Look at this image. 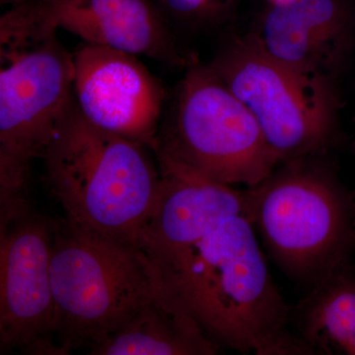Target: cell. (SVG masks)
I'll return each instance as SVG.
<instances>
[{
    "label": "cell",
    "instance_id": "1",
    "mask_svg": "<svg viewBox=\"0 0 355 355\" xmlns=\"http://www.w3.org/2000/svg\"><path fill=\"white\" fill-rule=\"evenodd\" d=\"M155 268L163 296L217 345L242 354H310L292 330V306L273 282L258 235L243 214Z\"/></svg>",
    "mask_w": 355,
    "mask_h": 355
},
{
    "label": "cell",
    "instance_id": "2",
    "mask_svg": "<svg viewBox=\"0 0 355 355\" xmlns=\"http://www.w3.org/2000/svg\"><path fill=\"white\" fill-rule=\"evenodd\" d=\"M149 147L89 123L76 100L43 158L46 184L67 220L141 248L160 190Z\"/></svg>",
    "mask_w": 355,
    "mask_h": 355
},
{
    "label": "cell",
    "instance_id": "3",
    "mask_svg": "<svg viewBox=\"0 0 355 355\" xmlns=\"http://www.w3.org/2000/svg\"><path fill=\"white\" fill-rule=\"evenodd\" d=\"M321 155L279 163L243 191V216L266 253L309 288L350 263L355 249V200Z\"/></svg>",
    "mask_w": 355,
    "mask_h": 355
},
{
    "label": "cell",
    "instance_id": "4",
    "mask_svg": "<svg viewBox=\"0 0 355 355\" xmlns=\"http://www.w3.org/2000/svg\"><path fill=\"white\" fill-rule=\"evenodd\" d=\"M53 336L62 354L120 330L162 293L155 266L137 246L53 221Z\"/></svg>",
    "mask_w": 355,
    "mask_h": 355
},
{
    "label": "cell",
    "instance_id": "5",
    "mask_svg": "<svg viewBox=\"0 0 355 355\" xmlns=\"http://www.w3.org/2000/svg\"><path fill=\"white\" fill-rule=\"evenodd\" d=\"M166 163L228 186H256L279 164L251 112L209 65L191 60L153 150Z\"/></svg>",
    "mask_w": 355,
    "mask_h": 355
},
{
    "label": "cell",
    "instance_id": "6",
    "mask_svg": "<svg viewBox=\"0 0 355 355\" xmlns=\"http://www.w3.org/2000/svg\"><path fill=\"white\" fill-rule=\"evenodd\" d=\"M0 225L31 210L30 172L73 101V55L46 33L0 49Z\"/></svg>",
    "mask_w": 355,
    "mask_h": 355
},
{
    "label": "cell",
    "instance_id": "7",
    "mask_svg": "<svg viewBox=\"0 0 355 355\" xmlns=\"http://www.w3.org/2000/svg\"><path fill=\"white\" fill-rule=\"evenodd\" d=\"M260 125L280 163L323 154L336 130L331 79L270 57L251 34L226 44L209 64Z\"/></svg>",
    "mask_w": 355,
    "mask_h": 355
},
{
    "label": "cell",
    "instance_id": "8",
    "mask_svg": "<svg viewBox=\"0 0 355 355\" xmlns=\"http://www.w3.org/2000/svg\"><path fill=\"white\" fill-rule=\"evenodd\" d=\"M53 221L32 211L0 226L1 352L62 354L51 340L55 302L51 282Z\"/></svg>",
    "mask_w": 355,
    "mask_h": 355
},
{
    "label": "cell",
    "instance_id": "9",
    "mask_svg": "<svg viewBox=\"0 0 355 355\" xmlns=\"http://www.w3.org/2000/svg\"><path fill=\"white\" fill-rule=\"evenodd\" d=\"M73 55V96L96 127L154 150L166 92L137 55L84 43Z\"/></svg>",
    "mask_w": 355,
    "mask_h": 355
},
{
    "label": "cell",
    "instance_id": "10",
    "mask_svg": "<svg viewBox=\"0 0 355 355\" xmlns=\"http://www.w3.org/2000/svg\"><path fill=\"white\" fill-rule=\"evenodd\" d=\"M158 164L160 190L141 237V249L154 266L178 258L222 222L244 211L243 191Z\"/></svg>",
    "mask_w": 355,
    "mask_h": 355
},
{
    "label": "cell",
    "instance_id": "11",
    "mask_svg": "<svg viewBox=\"0 0 355 355\" xmlns=\"http://www.w3.org/2000/svg\"><path fill=\"white\" fill-rule=\"evenodd\" d=\"M58 28L85 43L146 55L170 67L193 58L178 49L172 26L154 0H42Z\"/></svg>",
    "mask_w": 355,
    "mask_h": 355
},
{
    "label": "cell",
    "instance_id": "12",
    "mask_svg": "<svg viewBox=\"0 0 355 355\" xmlns=\"http://www.w3.org/2000/svg\"><path fill=\"white\" fill-rule=\"evenodd\" d=\"M251 36L291 69L331 79L345 51L347 18L338 0H288L270 4Z\"/></svg>",
    "mask_w": 355,
    "mask_h": 355
},
{
    "label": "cell",
    "instance_id": "13",
    "mask_svg": "<svg viewBox=\"0 0 355 355\" xmlns=\"http://www.w3.org/2000/svg\"><path fill=\"white\" fill-rule=\"evenodd\" d=\"M218 349L197 322L162 293L120 330L90 347L96 355H212Z\"/></svg>",
    "mask_w": 355,
    "mask_h": 355
},
{
    "label": "cell",
    "instance_id": "14",
    "mask_svg": "<svg viewBox=\"0 0 355 355\" xmlns=\"http://www.w3.org/2000/svg\"><path fill=\"white\" fill-rule=\"evenodd\" d=\"M291 328L310 354L355 355V266L352 261L292 306Z\"/></svg>",
    "mask_w": 355,
    "mask_h": 355
},
{
    "label": "cell",
    "instance_id": "15",
    "mask_svg": "<svg viewBox=\"0 0 355 355\" xmlns=\"http://www.w3.org/2000/svg\"><path fill=\"white\" fill-rule=\"evenodd\" d=\"M239 0H154L170 25L205 29L225 22Z\"/></svg>",
    "mask_w": 355,
    "mask_h": 355
},
{
    "label": "cell",
    "instance_id": "16",
    "mask_svg": "<svg viewBox=\"0 0 355 355\" xmlns=\"http://www.w3.org/2000/svg\"><path fill=\"white\" fill-rule=\"evenodd\" d=\"M29 1H31V0H0V4H1V6H10L14 7L27 3V2Z\"/></svg>",
    "mask_w": 355,
    "mask_h": 355
},
{
    "label": "cell",
    "instance_id": "17",
    "mask_svg": "<svg viewBox=\"0 0 355 355\" xmlns=\"http://www.w3.org/2000/svg\"><path fill=\"white\" fill-rule=\"evenodd\" d=\"M268 1H270V4H279L288 1V0H268Z\"/></svg>",
    "mask_w": 355,
    "mask_h": 355
}]
</instances>
